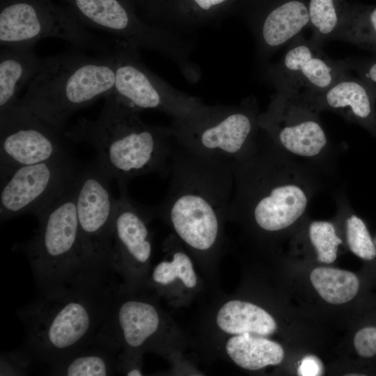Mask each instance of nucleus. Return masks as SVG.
I'll return each mask as SVG.
<instances>
[{
    "instance_id": "c85d7f7f",
    "label": "nucleus",
    "mask_w": 376,
    "mask_h": 376,
    "mask_svg": "<svg viewBox=\"0 0 376 376\" xmlns=\"http://www.w3.org/2000/svg\"><path fill=\"white\" fill-rule=\"evenodd\" d=\"M309 236L320 262L331 263L336 260L338 246L342 240L336 235L332 224L327 221L313 222L309 227Z\"/></svg>"
},
{
    "instance_id": "9d476101",
    "label": "nucleus",
    "mask_w": 376,
    "mask_h": 376,
    "mask_svg": "<svg viewBox=\"0 0 376 376\" xmlns=\"http://www.w3.org/2000/svg\"><path fill=\"white\" fill-rule=\"evenodd\" d=\"M114 94L125 104L141 111L157 110L173 118H184L205 104L201 98L181 91L150 71L141 61L138 49L118 40Z\"/></svg>"
},
{
    "instance_id": "4be33fe9",
    "label": "nucleus",
    "mask_w": 376,
    "mask_h": 376,
    "mask_svg": "<svg viewBox=\"0 0 376 376\" xmlns=\"http://www.w3.org/2000/svg\"><path fill=\"white\" fill-rule=\"evenodd\" d=\"M216 322L220 330L231 335L267 336L277 329L275 320L267 311L251 302L237 299L230 300L221 306Z\"/></svg>"
},
{
    "instance_id": "ddd939ff",
    "label": "nucleus",
    "mask_w": 376,
    "mask_h": 376,
    "mask_svg": "<svg viewBox=\"0 0 376 376\" xmlns=\"http://www.w3.org/2000/svg\"><path fill=\"white\" fill-rule=\"evenodd\" d=\"M69 152L59 133L19 102L0 113V174Z\"/></svg>"
},
{
    "instance_id": "2f4dec72",
    "label": "nucleus",
    "mask_w": 376,
    "mask_h": 376,
    "mask_svg": "<svg viewBox=\"0 0 376 376\" xmlns=\"http://www.w3.org/2000/svg\"><path fill=\"white\" fill-rule=\"evenodd\" d=\"M349 72L364 81L376 97V56L343 59Z\"/></svg>"
},
{
    "instance_id": "412c9836",
    "label": "nucleus",
    "mask_w": 376,
    "mask_h": 376,
    "mask_svg": "<svg viewBox=\"0 0 376 376\" xmlns=\"http://www.w3.org/2000/svg\"><path fill=\"white\" fill-rule=\"evenodd\" d=\"M302 95L321 106L347 111L362 122H373L375 96L364 81L350 72L323 92Z\"/></svg>"
},
{
    "instance_id": "a211bd4d",
    "label": "nucleus",
    "mask_w": 376,
    "mask_h": 376,
    "mask_svg": "<svg viewBox=\"0 0 376 376\" xmlns=\"http://www.w3.org/2000/svg\"><path fill=\"white\" fill-rule=\"evenodd\" d=\"M121 347L102 329L90 342L55 365L48 375L56 376H107L118 373Z\"/></svg>"
},
{
    "instance_id": "4468645a",
    "label": "nucleus",
    "mask_w": 376,
    "mask_h": 376,
    "mask_svg": "<svg viewBox=\"0 0 376 376\" xmlns=\"http://www.w3.org/2000/svg\"><path fill=\"white\" fill-rule=\"evenodd\" d=\"M112 230V267L125 280L120 285L132 290L144 280L152 254L148 222L155 216L154 207L132 200L126 187L119 188Z\"/></svg>"
},
{
    "instance_id": "6ab92c4d",
    "label": "nucleus",
    "mask_w": 376,
    "mask_h": 376,
    "mask_svg": "<svg viewBox=\"0 0 376 376\" xmlns=\"http://www.w3.org/2000/svg\"><path fill=\"white\" fill-rule=\"evenodd\" d=\"M35 45L1 47L0 52V113L17 104L18 95L39 71L43 58L34 50Z\"/></svg>"
},
{
    "instance_id": "cd10ccee",
    "label": "nucleus",
    "mask_w": 376,
    "mask_h": 376,
    "mask_svg": "<svg viewBox=\"0 0 376 376\" xmlns=\"http://www.w3.org/2000/svg\"><path fill=\"white\" fill-rule=\"evenodd\" d=\"M177 279L188 288H194L197 284V276L189 256L175 248L171 260H163L155 267L151 281L155 285H166Z\"/></svg>"
},
{
    "instance_id": "a878e982",
    "label": "nucleus",
    "mask_w": 376,
    "mask_h": 376,
    "mask_svg": "<svg viewBox=\"0 0 376 376\" xmlns=\"http://www.w3.org/2000/svg\"><path fill=\"white\" fill-rule=\"evenodd\" d=\"M311 283L328 303L342 304L353 299L359 290V281L352 272L330 267H318L311 273Z\"/></svg>"
},
{
    "instance_id": "bb28decb",
    "label": "nucleus",
    "mask_w": 376,
    "mask_h": 376,
    "mask_svg": "<svg viewBox=\"0 0 376 376\" xmlns=\"http://www.w3.org/2000/svg\"><path fill=\"white\" fill-rule=\"evenodd\" d=\"M281 143L290 152L302 156L318 154L327 143L324 130L312 118H305L276 129Z\"/></svg>"
},
{
    "instance_id": "5701e85b",
    "label": "nucleus",
    "mask_w": 376,
    "mask_h": 376,
    "mask_svg": "<svg viewBox=\"0 0 376 376\" xmlns=\"http://www.w3.org/2000/svg\"><path fill=\"white\" fill-rule=\"evenodd\" d=\"M225 348L236 365L250 370L278 365L284 357L280 344L258 335H233L226 342Z\"/></svg>"
},
{
    "instance_id": "1a4fd4ad",
    "label": "nucleus",
    "mask_w": 376,
    "mask_h": 376,
    "mask_svg": "<svg viewBox=\"0 0 376 376\" xmlns=\"http://www.w3.org/2000/svg\"><path fill=\"white\" fill-rule=\"evenodd\" d=\"M83 166L67 152L1 178V222L24 214L38 218L72 185Z\"/></svg>"
},
{
    "instance_id": "b1692460",
    "label": "nucleus",
    "mask_w": 376,
    "mask_h": 376,
    "mask_svg": "<svg viewBox=\"0 0 376 376\" xmlns=\"http://www.w3.org/2000/svg\"><path fill=\"white\" fill-rule=\"evenodd\" d=\"M333 40L376 53V6L350 3L348 15Z\"/></svg>"
},
{
    "instance_id": "f03ea898",
    "label": "nucleus",
    "mask_w": 376,
    "mask_h": 376,
    "mask_svg": "<svg viewBox=\"0 0 376 376\" xmlns=\"http://www.w3.org/2000/svg\"><path fill=\"white\" fill-rule=\"evenodd\" d=\"M169 175L166 194L154 207L155 214L194 251L212 252L221 241L232 200V162L196 153L175 139Z\"/></svg>"
},
{
    "instance_id": "c756f323",
    "label": "nucleus",
    "mask_w": 376,
    "mask_h": 376,
    "mask_svg": "<svg viewBox=\"0 0 376 376\" xmlns=\"http://www.w3.org/2000/svg\"><path fill=\"white\" fill-rule=\"evenodd\" d=\"M347 240L348 246L356 256L371 260L376 256V248L364 222L355 215L347 220Z\"/></svg>"
},
{
    "instance_id": "f257e3e1",
    "label": "nucleus",
    "mask_w": 376,
    "mask_h": 376,
    "mask_svg": "<svg viewBox=\"0 0 376 376\" xmlns=\"http://www.w3.org/2000/svg\"><path fill=\"white\" fill-rule=\"evenodd\" d=\"M111 267L85 265L65 286L37 295L16 313L25 331L22 346L49 368L95 338L111 312L120 285Z\"/></svg>"
},
{
    "instance_id": "aec40b11",
    "label": "nucleus",
    "mask_w": 376,
    "mask_h": 376,
    "mask_svg": "<svg viewBox=\"0 0 376 376\" xmlns=\"http://www.w3.org/2000/svg\"><path fill=\"white\" fill-rule=\"evenodd\" d=\"M306 203V197L299 187L277 186L255 199L252 214L262 230L278 231L293 224L305 210Z\"/></svg>"
},
{
    "instance_id": "423d86ee",
    "label": "nucleus",
    "mask_w": 376,
    "mask_h": 376,
    "mask_svg": "<svg viewBox=\"0 0 376 376\" xmlns=\"http://www.w3.org/2000/svg\"><path fill=\"white\" fill-rule=\"evenodd\" d=\"M64 1L85 26L111 33L138 49L162 54L175 63L189 82L200 79L201 70L191 57L192 38L145 22L128 0Z\"/></svg>"
},
{
    "instance_id": "39448f33",
    "label": "nucleus",
    "mask_w": 376,
    "mask_h": 376,
    "mask_svg": "<svg viewBox=\"0 0 376 376\" xmlns=\"http://www.w3.org/2000/svg\"><path fill=\"white\" fill-rule=\"evenodd\" d=\"M77 179L37 218L38 228L35 235L22 246L37 295L59 290L91 263L84 257L80 241L75 203Z\"/></svg>"
},
{
    "instance_id": "6e6552de",
    "label": "nucleus",
    "mask_w": 376,
    "mask_h": 376,
    "mask_svg": "<svg viewBox=\"0 0 376 376\" xmlns=\"http://www.w3.org/2000/svg\"><path fill=\"white\" fill-rule=\"evenodd\" d=\"M246 105L204 104L189 116L173 118L169 127L175 141L193 152L237 161L256 124Z\"/></svg>"
},
{
    "instance_id": "dca6fc26",
    "label": "nucleus",
    "mask_w": 376,
    "mask_h": 376,
    "mask_svg": "<svg viewBox=\"0 0 376 376\" xmlns=\"http://www.w3.org/2000/svg\"><path fill=\"white\" fill-rule=\"evenodd\" d=\"M161 318L154 303L133 293V290L120 288L110 315L102 329L125 352H140L156 336Z\"/></svg>"
},
{
    "instance_id": "473e14b6",
    "label": "nucleus",
    "mask_w": 376,
    "mask_h": 376,
    "mask_svg": "<svg viewBox=\"0 0 376 376\" xmlns=\"http://www.w3.org/2000/svg\"><path fill=\"white\" fill-rule=\"evenodd\" d=\"M354 345L357 354L362 357L376 354V327H366L359 329L354 338Z\"/></svg>"
},
{
    "instance_id": "f3484780",
    "label": "nucleus",
    "mask_w": 376,
    "mask_h": 376,
    "mask_svg": "<svg viewBox=\"0 0 376 376\" xmlns=\"http://www.w3.org/2000/svg\"><path fill=\"white\" fill-rule=\"evenodd\" d=\"M240 1L146 0L143 6L150 24L187 36L214 23L237 7Z\"/></svg>"
},
{
    "instance_id": "f8f14e48",
    "label": "nucleus",
    "mask_w": 376,
    "mask_h": 376,
    "mask_svg": "<svg viewBox=\"0 0 376 376\" xmlns=\"http://www.w3.org/2000/svg\"><path fill=\"white\" fill-rule=\"evenodd\" d=\"M322 47L299 34L277 63L265 65V80L276 91L301 95L324 91L349 70L343 60H333Z\"/></svg>"
},
{
    "instance_id": "72a5a7b5",
    "label": "nucleus",
    "mask_w": 376,
    "mask_h": 376,
    "mask_svg": "<svg viewBox=\"0 0 376 376\" xmlns=\"http://www.w3.org/2000/svg\"><path fill=\"white\" fill-rule=\"evenodd\" d=\"M301 376H319L323 375L322 361L314 355H308L303 358L297 370Z\"/></svg>"
},
{
    "instance_id": "7ed1b4c3",
    "label": "nucleus",
    "mask_w": 376,
    "mask_h": 376,
    "mask_svg": "<svg viewBox=\"0 0 376 376\" xmlns=\"http://www.w3.org/2000/svg\"><path fill=\"white\" fill-rule=\"evenodd\" d=\"M139 112L111 94L96 119H80L64 136L93 147L96 160L119 188L145 174L167 177L175 141L172 132L169 127L144 123Z\"/></svg>"
},
{
    "instance_id": "20e7f679",
    "label": "nucleus",
    "mask_w": 376,
    "mask_h": 376,
    "mask_svg": "<svg viewBox=\"0 0 376 376\" xmlns=\"http://www.w3.org/2000/svg\"><path fill=\"white\" fill-rule=\"evenodd\" d=\"M115 74L113 50L94 56L69 52L45 57L18 102L60 134L72 114L113 93Z\"/></svg>"
},
{
    "instance_id": "9b49d317",
    "label": "nucleus",
    "mask_w": 376,
    "mask_h": 376,
    "mask_svg": "<svg viewBox=\"0 0 376 376\" xmlns=\"http://www.w3.org/2000/svg\"><path fill=\"white\" fill-rule=\"evenodd\" d=\"M112 179L97 160L84 166L77 179L75 203L85 260L112 267V230L117 199Z\"/></svg>"
},
{
    "instance_id": "393cba45",
    "label": "nucleus",
    "mask_w": 376,
    "mask_h": 376,
    "mask_svg": "<svg viewBox=\"0 0 376 376\" xmlns=\"http://www.w3.org/2000/svg\"><path fill=\"white\" fill-rule=\"evenodd\" d=\"M350 8L347 0H309L311 38L323 46L333 38L345 20Z\"/></svg>"
},
{
    "instance_id": "0eeeda50",
    "label": "nucleus",
    "mask_w": 376,
    "mask_h": 376,
    "mask_svg": "<svg viewBox=\"0 0 376 376\" xmlns=\"http://www.w3.org/2000/svg\"><path fill=\"white\" fill-rule=\"evenodd\" d=\"M56 38L81 48L109 52L107 43L88 31L69 7L52 0H1V47Z\"/></svg>"
},
{
    "instance_id": "7c9ffc66",
    "label": "nucleus",
    "mask_w": 376,
    "mask_h": 376,
    "mask_svg": "<svg viewBox=\"0 0 376 376\" xmlns=\"http://www.w3.org/2000/svg\"><path fill=\"white\" fill-rule=\"evenodd\" d=\"M0 375H26L32 365L33 358L23 347L18 350L2 352L0 358Z\"/></svg>"
},
{
    "instance_id": "2eb2a0df",
    "label": "nucleus",
    "mask_w": 376,
    "mask_h": 376,
    "mask_svg": "<svg viewBox=\"0 0 376 376\" xmlns=\"http://www.w3.org/2000/svg\"><path fill=\"white\" fill-rule=\"evenodd\" d=\"M237 8L252 33L257 58L264 65L309 26L307 0H241Z\"/></svg>"
},
{
    "instance_id": "f704fd0d",
    "label": "nucleus",
    "mask_w": 376,
    "mask_h": 376,
    "mask_svg": "<svg viewBox=\"0 0 376 376\" xmlns=\"http://www.w3.org/2000/svg\"><path fill=\"white\" fill-rule=\"evenodd\" d=\"M135 8L143 6L146 0H128Z\"/></svg>"
}]
</instances>
